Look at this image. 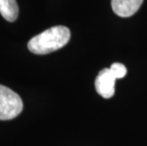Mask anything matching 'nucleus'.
<instances>
[{
    "label": "nucleus",
    "mask_w": 147,
    "mask_h": 146,
    "mask_svg": "<svg viewBox=\"0 0 147 146\" xmlns=\"http://www.w3.org/2000/svg\"><path fill=\"white\" fill-rule=\"evenodd\" d=\"M70 39V30L65 26H55L32 37L28 48L33 54L44 55L64 48Z\"/></svg>",
    "instance_id": "nucleus-1"
},
{
    "label": "nucleus",
    "mask_w": 147,
    "mask_h": 146,
    "mask_svg": "<svg viewBox=\"0 0 147 146\" xmlns=\"http://www.w3.org/2000/svg\"><path fill=\"white\" fill-rule=\"evenodd\" d=\"M117 77L109 68H104L99 72L95 80V88L99 95L105 99H110L115 94V82Z\"/></svg>",
    "instance_id": "nucleus-3"
},
{
    "label": "nucleus",
    "mask_w": 147,
    "mask_h": 146,
    "mask_svg": "<svg viewBox=\"0 0 147 146\" xmlns=\"http://www.w3.org/2000/svg\"><path fill=\"white\" fill-rule=\"evenodd\" d=\"M143 0H111L112 10L120 17H130L139 11Z\"/></svg>",
    "instance_id": "nucleus-4"
},
{
    "label": "nucleus",
    "mask_w": 147,
    "mask_h": 146,
    "mask_svg": "<svg viewBox=\"0 0 147 146\" xmlns=\"http://www.w3.org/2000/svg\"><path fill=\"white\" fill-rule=\"evenodd\" d=\"M19 9L16 0H0V14L9 22L17 19Z\"/></svg>",
    "instance_id": "nucleus-5"
},
{
    "label": "nucleus",
    "mask_w": 147,
    "mask_h": 146,
    "mask_svg": "<svg viewBox=\"0 0 147 146\" xmlns=\"http://www.w3.org/2000/svg\"><path fill=\"white\" fill-rule=\"evenodd\" d=\"M110 69L112 70V72L115 74V76L117 77V79H121L126 75L127 69L124 65L121 63H114L111 65Z\"/></svg>",
    "instance_id": "nucleus-6"
},
{
    "label": "nucleus",
    "mask_w": 147,
    "mask_h": 146,
    "mask_svg": "<svg viewBox=\"0 0 147 146\" xmlns=\"http://www.w3.org/2000/svg\"><path fill=\"white\" fill-rule=\"evenodd\" d=\"M23 110L20 96L7 86L0 85V120H9L16 118Z\"/></svg>",
    "instance_id": "nucleus-2"
}]
</instances>
